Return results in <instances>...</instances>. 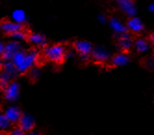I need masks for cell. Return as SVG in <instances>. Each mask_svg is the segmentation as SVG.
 <instances>
[{
	"label": "cell",
	"instance_id": "cell-8",
	"mask_svg": "<svg viewBox=\"0 0 154 135\" xmlns=\"http://www.w3.org/2000/svg\"><path fill=\"white\" fill-rule=\"evenodd\" d=\"M116 36L118 37V46L121 52L127 53L134 46V40L128 32H125Z\"/></svg>",
	"mask_w": 154,
	"mask_h": 135
},
{
	"label": "cell",
	"instance_id": "cell-24",
	"mask_svg": "<svg viewBox=\"0 0 154 135\" xmlns=\"http://www.w3.org/2000/svg\"><path fill=\"white\" fill-rule=\"evenodd\" d=\"M25 133L26 132H24L20 128L17 127V128H14L11 131H10L9 135H25Z\"/></svg>",
	"mask_w": 154,
	"mask_h": 135
},
{
	"label": "cell",
	"instance_id": "cell-26",
	"mask_svg": "<svg viewBox=\"0 0 154 135\" xmlns=\"http://www.w3.org/2000/svg\"><path fill=\"white\" fill-rule=\"evenodd\" d=\"M4 48H5V44L0 40V57H2L3 52H4Z\"/></svg>",
	"mask_w": 154,
	"mask_h": 135
},
{
	"label": "cell",
	"instance_id": "cell-19",
	"mask_svg": "<svg viewBox=\"0 0 154 135\" xmlns=\"http://www.w3.org/2000/svg\"><path fill=\"white\" fill-rule=\"evenodd\" d=\"M11 80V76L2 70L1 73H0V90H4Z\"/></svg>",
	"mask_w": 154,
	"mask_h": 135
},
{
	"label": "cell",
	"instance_id": "cell-29",
	"mask_svg": "<svg viewBox=\"0 0 154 135\" xmlns=\"http://www.w3.org/2000/svg\"><path fill=\"white\" fill-rule=\"evenodd\" d=\"M25 135H40V133L36 132V131H34V130H32V131H29V132H26Z\"/></svg>",
	"mask_w": 154,
	"mask_h": 135
},
{
	"label": "cell",
	"instance_id": "cell-7",
	"mask_svg": "<svg viewBox=\"0 0 154 135\" xmlns=\"http://www.w3.org/2000/svg\"><path fill=\"white\" fill-rule=\"evenodd\" d=\"M119 9L129 18L135 17L137 14V7L133 0H117Z\"/></svg>",
	"mask_w": 154,
	"mask_h": 135
},
{
	"label": "cell",
	"instance_id": "cell-6",
	"mask_svg": "<svg viewBox=\"0 0 154 135\" xmlns=\"http://www.w3.org/2000/svg\"><path fill=\"white\" fill-rule=\"evenodd\" d=\"M20 50V44L19 42L12 40L9 41L8 43H7L5 44V48H4V52L2 55V58L4 59V61H9L12 60V58H14V56Z\"/></svg>",
	"mask_w": 154,
	"mask_h": 135
},
{
	"label": "cell",
	"instance_id": "cell-18",
	"mask_svg": "<svg viewBox=\"0 0 154 135\" xmlns=\"http://www.w3.org/2000/svg\"><path fill=\"white\" fill-rule=\"evenodd\" d=\"M2 70L7 72L8 75L11 76V78L13 79L14 77L17 76V74L19 73L16 70V68L13 64V62L11 60H9V61H4L2 63Z\"/></svg>",
	"mask_w": 154,
	"mask_h": 135
},
{
	"label": "cell",
	"instance_id": "cell-2",
	"mask_svg": "<svg viewBox=\"0 0 154 135\" xmlns=\"http://www.w3.org/2000/svg\"><path fill=\"white\" fill-rule=\"evenodd\" d=\"M66 52L67 50L63 44H55L45 48L44 56L48 61L55 64H60L66 58Z\"/></svg>",
	"mask_w": 154,
	"mask_h": 135
},
{
	"label": "cell",
	"instance_id": "cell-14",
	"mask_svg": "<svg viewBox=\"0 0 154 135\" xmlns=\"http://www.w3.org/2000/svg\"><path fill=\"white\" fill-rule=\"evenodd\" d=\"M130 61V57L127 53L121 52L114 55L111 59V64L113 67H124L126 66Z\"/></svg>",
	"mask_w": 154,
	"mask_h": 135
},
{
	"label": "cell",
	"instance_id": "cell-3",
	"mask_svg": "<svg viewBox=\"0 0 154 135\" xmlns=\"http://www.w3.org/2000/svg\"><path fill=\"white\" fill-rule=\"evenodd\" d=\"M73 46L83 60L89 59L93 50V46L90 42L85 40H78L73 44Z\"/></svg>",
	"mask_w": 154,
	"mask_h": 135
},
{
	"label": "cell",
	"instance_id": "cell-22",
	"mask_svg": "<svg viewBox=\"0 0 154 135\" xmlns=\"http://www.w3.org/2000/svg\"><path fill=\"white\" fill-rule=\"evenodd\" d=\"M41 75V71L40 70L38 69V68H32V69L30 70V77L31 79H32V80H37V79L40 77Z\"/></svg>",
	"mask_w": 154,
	"mask_h": 135
},
{
	"label": "cell",
	"instance_id": "cell-32",
	"mask_svg": "<svg viewBox=\"0 0 154 135\" xmlns=\"http://www.w3.org/2000/svg\"><path fill=\"white\" fill-rule=\"evenodd\" d=\"M0 135H2V134H1V133H0Z\"/></svg>",
	"mask_w": 154,
	"mask_h": 135
},
{
	"label": "cell",
	"instance_id": "cell-20",
	"mask_svg": "<svg viewBox=\"0 0 154 135\" xmlns=\"http://www.w3.org/2000/svg\"><path fill=\"white\" fill-rule=\"evenodd\" d=\"M10 125L11 124H10V122L6 118L5 114L0 111V132L7 130L10 127Z\"/></svg>",
	"mask_w": 154,
	"mask_h": 135
},
{
	"label": "cell",
	"instance_id": "cell-15",
	"mask_svg": "<svg viewBox=\"0 0 154 135\" xmlns=\"http://www.w3.org/2000/svg\"><path fill=\"white\" fill-rule=\"evenodd\" d=\"M28 40L31 44L38 47H45L47 46V38L41 33L34 32L28 36Z\"/></svg>",
	"mask_w": 154,
	"mask_h": 135
},
{
	"label": "cell",
	"instance_id": "cell-17",
	"mask_svg": "<svg viewBox=\"0 0 154 135\" xmlns=\"http://www.w3.org/2000/svg\"><path fill=\"white\" fill-rule=\"evenodd\" d=\"M11 20H13L16 23L23 24L27 20V15L25 11L23 9H16L11 13Z\"/></svg>",
	"mask_w": 154,
	"mask_h": 135
},
{
	"label": "cell",
	"instance_id": "cell-25",
	"mask_svg": "<svg viewBox=\"0 0 154 135\" xmlns=\"http://www.w3.org/2000/svg\"><path fill=\"white\" fill-rule=\"evenodd\" d=\"M97 20L100 21V23H106V22H107V18H106L105 15L100 14V15H98V17H97Z\"/></svg>",
	"mask_w": 154,
	"mask_h": 135
},
{
	"label": "cell",
	"instance_id": "cell-9",
	"mask_svg": "<svg viewBox=\"0 0 154 135\" xmlns=\"http://www.w3.org/2000/svg\"><path fill=\"white\" fill-rule=\"evenodd\" d=\"M18 123H19V128H20L24 132L32 131L35 126V118L30 114H23Z\"/></svg>",
	"mask_w": 154,
	"mask_h": 135
},
{
	"label": "cell",
	"instance_id": "cell-5",
	"mask_svg": "<svg viewBox=\"0 0 154 135\" xmlns=\"http://www.w3.org/2000/svg\"><path fill=\"white\" fill-rule=\"evenodd\" d=\"M91 58L97 63H105L111 58V52L105 46H96L93 47Z\"/></svg>",
	"mask_w": 154,
	"mask_h": 135
},
{
	"label": "cell",
	"instance_id": "cell-16",
	"mask_svg": "<svg viewBox=\"0 0 154 135\" xmlns=\"http://www.w3.org/2000/svg\"><path fill=\"white\" fill-rule=\"evenodd\" d=\"M134 47H135V50L138 53H145L149 49L150 44L146 39L139 38L134 42Z\"/></svg>",
	"mask_w": 154,
	"mask_h": 135
},
{
	"label": "cell",
	"instance_id": "cell-27",
	"mask_svg": "<svg viewBox=\"0 0 154 135\" xmlns=\"http://www.w3.org/2000/svg\"><path fill=\"white\" fill-rule=\"evenodd\" d=\"M74 57V53L72 51H67L66 52V58H72Z\"/></svg>",
	"mask_w": 154,
	"mask_h": 135
},
{
	"label": "cell",
	"instance_id": "cell-28",
	"mask_svg": "<svg viewBox=\"0 0 154 135\" xmlns=\"http://www.w3.org/2000/svg\"><path fill=\"white\" fill-rule=\"evenodd\" d=\"M148 9H149V11L150 13H153L154 14V3L149 4V7H148Z\"/></svg>",
	"mask_w": 154,
	"mask_h": 135
},
{
	"label": "cell",
	"instance_id": "cell-30",
	"mask_svg": "<svg viewBox=\"0 0 154 135\" xmlns=\"http://www.w3.org/2000/svg\"><path fill=\"white\" fill-rule=\"evenodd\" d=\"M149 42H150V43L153 44V46H154V33H151V34L149 35Z\"/></svg>",
	"mask_w": 154,
	"mask_h": 135
},
{
	"label": "cell",
	"instance_id": "cell-31",
	"mask_svg": "<svg viewBox=\"0 0 154 135\" xmlns=\"http://www.w3.org/2000/svg\"><path fill=\"white\" fill-rule=\"evenodd\" d=\"M1 65H2V63H1V61H0V67H1Z\"/></svg>",
	"mask_w": 154,
	"mask_h": 135
},
{
	"label": "cell",
	"instance_id": "cell-13",
	"mask_svg": "<svg viewBox=\"0 0 154 135\" xmlns=\"http://www.w3.org/2000/svg\"><path fill=\"white\" fill-rule=\"evenodd\" d=\"M126 27H127L128 31L134 32V33L141 32L143 30H144V24H143L142 20L137 17L130 18L126 22Z\"/></svg>",
	"mask_w": 154,
	"mask_h": 135
},
{
	"label": "cell",
	"instance_id": "cell-12",
	"mask_svg": "<svg viewBox=\"0 0 154 135\" xmlns=\"http://www.w3.org/2000/svg\"><path fill=\"white\" fill-rule=\"evenodd\" d=\"M109 25L116 35L127 32V27L124 22L116 17H112L109 20Z\"/></svg>",
	"mask_w": 154,
	"mask_h": 135
},
{
	"label": "cell",
	"instance_id": "cell-4",
	"mask_svg": "<svg viewBox=\"0 0 154 135\" xmlns=\"http://www.w3.org/2000/svg\"><path fill=\"white\" fill-rule=\"evenodd\" d=\"M20 86L17 82H10L4 89V97L9 103H14L19 99Z\"/></svg>",
	"mask_w": 154,
	"mask_h": 135
},
{
	"label": "cell",
	"instance_id": "cell-1",
	"mask_svg": "<svg viewBox=\"0 0 154 135\" xmlns=\"http://www.w3.org/2000/svg\"><path fill=\"white\" fill-rule=\"evenodd\" d=\"M39 60V53L35 49L20 50L12 58V62L19 73H25L32 69Z\"/></svg>",
	"mask_w": 154,
	"mask_h": 135
},
{
	"label": "cell",
	"instance_id": "cell-21",
	"mask_svg": "<svg viewBox=\"0 0 154 135\" xmlns=\"http://www.w3.org/2000/svg\"><path fill=\"white\" fill-rule=\"evenodd\" d=\"M11 37L13 38V40L17 41V42H23V41H25L28 37H27V34H26V32H23V30H20L15 33H13V34L11 35Z\"/></svg>",
	"mask_w": 154,
	"mask_h": 135
},
{
	"label": "cell",
	"instance_id": "cell-11",
	"mask_svg": "<svg viewBox=\"0 0 154 135\" xmlns=\"http://www.w3.org/2000/svg\"><path fill=\"white\" fill-rule=\"evenodd\" d=\"M0 29L6 34L12 35L13 33L23 30V25L16 23L13 20H4L0 24Z\"/></svg>",
	"mask_w": 154,
	"mask_h": 135
},
{
	"label": "cell",
	"instance_id": "cell-10",
	"mask_svg": "<svg viewBox=\"0 0 154 135\" xmlns=\"http://www.w3.org/2000/svg\"><path fill=\"white\" fill-rule=\"evenodd\" d=\"M4 114H5L6 118H8V120L10 122V124L17 123L20 120L21 115H23L20 109L17 106H8L4 111Z\"/></svg>",
	"mask_w": 154,
	"mask_h": 135
},
{
	"label": "cell",
	"instance_id": "cell-23",
	"mask_svg": "<svg viewBox=\"0 0 154 135\" xmlns=\"http://www.w3.org/2000/svg\"><path fill=\"white\" fill-rule=\"evenodd\" d=\"M145 66L149 70H154V56H150V57L147 58L145 62Z\"/></svg>",
	"mask_w": 154,
	"mask_h": 135
}]
</instances>
